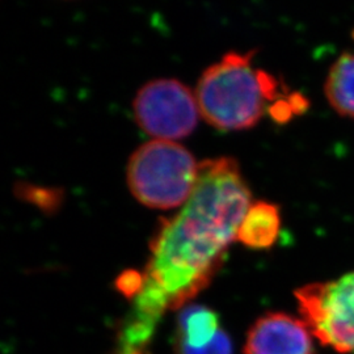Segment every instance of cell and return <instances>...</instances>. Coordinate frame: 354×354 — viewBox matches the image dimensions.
I'll list each match as a JSON object with an SVG mask.
<instances>
[{
	"mask_svg": "<svg viewBox=\"0 0 354 354\" xmlns=\"http://www.w3.org/2000/svg\"><path fill=\"white\" fill-rule=\"evenodd\" d=\"M200 163L176 142L153 140L129 159L127 185L142 205L156 210L176 209L187 203L197 185Z\"/></svg>",
	"mask_w": 354,
	"mask_h": 354,
	"instance_id": "cell-3",
	"label": "cell"
},
{
	"mask_svg": "<svg viewBox=\"0 0 354 354\" xmlns=\"http://www.w3.org/2000/svg\"><path fill=\"white\" fill-rule=\"evenodd\" d=\"M219 330V317L212 308L188 306L178 317V345L203 348L214 340Z\"/></svg>",
	"mask_w": 354,
	"mask_h": 354,
	"instance_id": "cell-8",
	"label": "cell"
},
{
	"mask_svg": "<svg viewBox=\"0 0 354 354\" xmlns=\"http://www.w3.org/2000/svg\"><path fill=\"white\" fill-rule=\"evenodd\" d=\"M251 205V192L234 159L200 163L189 200L152 238L143 285L158 291L169 308L188 304L223 264Z\"/></svg>",
	"mask_w": 354,
	"mask_h": 354,
	"instance_id": "cell-1",
	"label": "cell"
},
{
	"mask_svg": "<svg viewBox=\"0 0 354 354\" xmlns=\"http://www.w3.org/2000/svg\"><path fill=\"white\" fill-rule=\"evenodd\" d=\"M117 286L122 294L136 298L143 286V274L138 272L124 273L117 281Z\"/></svg>",
	"mask_w": 354,
	"mask_h": 354,
	"instance_id": "cell-11",
	"label": "cell"
},
{
	"mask_svg": "<svg viewBox=\"0 0 354 354\" xmlns=\"http://www.w3.org/2000/svg\"><path fill=\"white\" fill-rule=\"evenodd\" d=\"M326 96L337 113L354 118V54H342L330 67Z\"/></svg>",
	"mask_w": 354,
	"mask_h": 354,
	"instance_id": "cell-9",
	"label": "cell"
},
{
	"mask_svg": "<svg viewBox=\"0 0 354 354\" xmlns=\"http://www.w3.org/2000/svg\"><path fill=\"white\" fill-rule=\"evenodd\" d=\"M244 354H314L313 335L302 319L270 313L248 330Z\"/></svg>",
	"mask_w": 354,
	"mask_h": 354,
	"instance_id": "cell-6",
	"label": "cell"
},
{
	"mask_svg": "<svg viewBox=\"0 0 354 354\" xmlns=\"http://www.w3.org/2000/svg\"><path fill=\"white\" fill-rule=\"evenodd\" d=\"M253 51L228 53L203 71L196 88L200 113L221 130L254 127L266 113L268 102L281 100L274 76L256 70Z\"/></svg>",
	"mask_w": 354,
	"mask_h": 354,
	"instance_id": "cell-2",
	"label": "cell"
},
{
	"mask_svg": "<svg viewBox=\"0 0 354 354\" xmlns=\"http://www.w3.org/2000/svg\"><path fill=\"white\" fill-rule=\"evenodd\" d=\"M295 298L313 336L339 353L354 352V272L299 288Z\"/></svg>",
	"mask_w": 354,
	"mask_h": 354,
	"instance_id": "cell-4",
	"label": "cell"
},
{
	"mask_svg": "<svg viewBox=\"0 0 354 354\" xmlns=\"http://www.w3.org/2000/svg\"><path fill=\"white\" fill-rule=\"evenodd\" d=\"M178 354H232V344L228 337L227 333L221 329L214 340L209 345L194 349L185 345H177Z\"/></svg>",
	"mask_w": 354,
	"mask_h": 354,
	"instance_id": "cell-10",
	"label": "cell"
},
{
	"mask_svg": "<svg viewBox=\"0 0 354 354\" xmlns=\"http://www.w3.org/2000/svg\"><path fill=\"white\" fill-rule=\"evenodd\" d=\"M281 227L279 209L273 203H254L241 221L236 241L252 250L270 248Z\"/></svg>",
	"mask_w": 354,
	"mask_h": 354,
	"instance_id": "cell-7",
	"label": "cell"
},
{
	"mask_svg": "<svg viewBox=\"0 0 354 354\" xmlns=\"http://www.w3.org/2000/svg\"><path fill=\"white\" fill-rule=\"evenodd\" d=\"M138 127L155 140L175 142L188 137L198 124L196 93L175 79H156L138 91L134 102Z\"/></svg>",
	"mask_w": 354,
	"mask_h": 354,
	"instance_id": "cell-5",
	"label": "cell"
}]
</instances>
